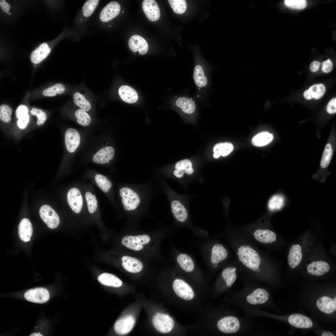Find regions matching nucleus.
I'll list each match as a JSON object with an SVG mask.
<instances>
[{
    "label": "nucleus",
    "instance_id": "f257e3e1",
    "mask_svg": "<svg viewBox=\"0 0 336 336\" xmlns=\"http://www.w3.org/2000/svg\"><path fill=\"white\" fill-rule=\"evenodd\" d=\"M233 247L241 273L260 282L268 283L273 264L268 257L239 234H234Z\"/></svg>",
    "mask_w": 336,
    "mask_h": 336
},
{
    "label": "nucleus",
    "instance_id": "f03ea898",
    "mask_svg": "<svg viewBox=\"0 0 336 336\" xmlns=\"http://www.w3.org/2000/svg\"><path fill=\"white\" fill-rule=\"evenodd\" d=\"M203 327L210 334L219 335L250 334L253 327L250 319L240 315L226 305L212 306L207 309Z\"/></svg>",
    "mask_w": 336,
    "mask_h": 336
},
{
    "label": "nucleus",
    "instance_id": "7ed1b4c3",
    "mask_svg": "<svg viewBox=\"0 0 336 336\" xmlns=\"http://www.w3.org/2000/svg\"><path fill=\"white\" fill-rule=\"evenodd\" d=\"M240 277L243 281L242 288L235 292L229 291L224 298L225 302L258 309L265 307L270 304V293L260 282L243 274Z\"/></svg>",
    "mask_w": 336,
    "mask_h": 336
},
{
    "label": "nucleus",
    "instance_id": "20e7f679",
    "mask_svg": "<svg viewBox=\"0 0 336 336\" xmlns=\"http://www.w3.org/2000/svg\"><path fill=\"white\" fill-rule=\"evenodd\" d=\"M315 234L307 232L301 235L290 245L287 252L288 264L294 269L304 262L316 245Z\"/></svg>",
    "mask_w": 336,
    "mask_h": 336
},
{
    "label": "nucleus",
    "instance_id": "39448f33",
    "mask_svg": "<svg viewBox=\"0 0 336 336\" xmlns=\"http://www.w3.org/2000/svg\"><path fill=\"white\" fill-rule=\"evenodd\" d=\"M241 273L236 261L224 267L210 290V297L216 299L229 291Z\"/></svg>",
    "mask_w": 336,
    "mask_h": 336
},
{
    "label": "nucleus",
    "instance_id": "423d86ee",
    "mask_svg": "<svg viewBox=\"0 0 336 336\" xmlns=\"http://www.w3.org/2000/svg\"><path fill=\"white\" fill-rule=\"evenodd\" d=\"M327 256L316 245L304 262H307L306 269L310 275L320 276L328 272L330 269Z\"/></svg>",
    "mask_w": 336,
    "mask_h": 336
},
{
    "label": "nucleus",
    "instance_id": "0eeeda50",
    "mask_svg": "<svg viewBox=\"0 0 336 336\" xmlns=\"http://www.w3.org/2000/svg\"><path fill=\"white\" fill-rule=\"evenodd\" d=\"M247 235L255 242L267 247L281 248L285 245L282 238L269 229L257 228Z\"/></svg>",
    "mask_w": 336,
    "mask_h": 336
},
{
    "label": "nucleus",
    "instance_id": "6e6552de",
    "mask_svg": "<svg viewBox=\"0 0 336 336\" xmlns=\"http://www.w3.org/2000/svg\"><path fill=\"white\" fill-rule=\"evenodd\" d=\"M121 202L124 209L128 212H134L140 208L143 204L142 195L131 187H124L119 191Z\"/></svg>",
    "mask_w": 336,
    "mask_h": 336
},
{
    "label": "nucleus",
    "instance_id": "1a4fd4ad",
    "mask_svg": "<svg viewBox=\"0 0 336 336\" xmlns=\"http://www.w3.org/2000/svg\"><path fill=\"white\" fill-rule=\"evenodd\" d=\"M152 241L148 235L143 234L136 236H127L121 240L122 244L127 249L136 252L144 250Z\"/></svg>",
    "mask_w": 336,
    "mask_h": 336
},
{
    "label": "nucleus",
    "instance_id": "9d476101",
    "mask_svg": "<svg viewBox=\"0 0 336 336\" xmlns=\"http://www.w3.org/2000/svg\"><path fill=\"white\" fill-rule=\"evenodd\" d=\"M154 328L159 332L166 334L171 332L175 326L173 318L169 315L163 312H157L152 318Z\"/></svg>",
    "mask_w": 336,
    "mask_h": 336
},
{
    "label": "nucleus",
    "instance_id": "9b49d317",
    "mask_svg": "<svg viewBox=\"0 0 336 336\" xmlns=\"http://www.w3.org/2000/svg\"><path fill=\"white\" fill-rule=\"evenodd\" d=\"M39 214L43 221L49 228L54 229L59 225V217L49 205L45 204L42 206L40 209Z\"/></svg>",
    "mask_w": 336,
    "mask_h": 336
},
{
    "label": "nucleus",
    "instance_id": "f8f14e48",
    "mask_svg": "<svg viewBox=\"0 0 336 336\" xmlns=\"http://www.w3.org/2000/svg\"><path fill=\"white\" fill-rule=\"evenodd\" d=\"M228 255L227 250L222 245L217 243L213 245L210 261L213 270H216L219 268L220 264L227 258Z\"/></svg>",
    "mask_w": 336,
    "mask_h": 336
},
{
    "label": "nucleus",
    "instance_id": "ddd939ff",
    "mask_svg": "<svg viewBox=\"0 0 336 336\" xmlns=\"http://www.w3.org/2000/svg\"><path fill=\"white\" fill-rule=\"evenodd\" d=\"M49 291L43 288H37L28 290L24 294L26 299L30 302L43 303L49 298Z\"/></svg>",
    "mask_w": 336,
    "mask_h": 336
},
{
    "label": "nucleus",
    "instance_id": "4468645a",
    "mask_svg": "<svg viewBox=\"0 0 336 336\" xmlns=\"http://www.w3.org/2000/svg\"><path fill=\"white\" fill-rule=\"evenodd\" d=\"M67 200L70 207L76 213L80 212L83 204L82 196L79 190L76 188H72L68 191Z\"/></svg>",
    "mask_w": 336,
    "mask_h": 336
},
{
    "label": "nucleus",
    "instance_id": "2eb2a0df",
    "mask_svg": "<svg viewBox=\"0 0 336 336\" xmlns=\"http://www.w3.org/2000/svg\"><path fill=\"white\" fill-rule=\"evenodd\" d=\"M135 323L134 317L128 315L118 320L114 324L115 332L120 335L126 334L130 332L133 328Z\"/></svg>",
    "mask_w": 336,
    "mask_h": 336
},
{
    "label": "nucleus",
    "instance_id": "dca6fc26",
    "mask_svg": "<svg viewBox=\"0 0 336 336\" xmlns=\"http://www.w3.org/2000/svg\"><path fill=\"white\" fill-rule=\"evenodd\" d=\"M65 142L68 151L74 152L79 146L80 142V136L78 132L72 128H69L65 134Z\"/></svg>",
    "mask_w": 336,
    "mask_h": 336
},
{
    "label": "nucleus",
    "instance_id": "f3484780",
    "mask_svg": "<svg viewBox=\"0 0 336 336\" xmlns=\"http://www.w3.org/2000/svg\"><path fill=\"white\" fill-rule=\"evenodd\" d=\"M142 8L147 17L150 21L158 20L160 16L159 6L155 1L144 0L142 3Z\"/></svg>",
    "mask_w": 336,
    "mask_h": 336
},
{
    "label": "nucleus",
    "instance_id": "a211bd4d",
    "mask_svg": "<svg viewBox=\"0 0 336 336\" xmlns=\"http://www.w3.org/2000/svg\"><path fill=\"white\" fill-rule=\"evenodd\" d=\"M175 104L182 112L187 114H194L196 105L195 101L188 96H181L176 98Z\"/></svg>",
    "mask_w": 336,
    "mask_h": 336
},
{
    "label": "nucleus",
    "instance_id": "6ab92c4d",
    "mask_svg": "<svg viewBox=\"0 0 336 336\" xmlns=\"http://www.w3.org/2000/svg\"><path fill=\"white\" fill-rule=\"evenodd\" d=\"M121 260L123 268L128 272L135 273L141 272L143 269L142 263L135 257L124 255L122 256Z\"/></svg>",
    "mask_w": 336,
    "mask_h": 336
},
{
    "label": "nucleus",
    "instance_id": "aec40b11",
    "mask_svg": "<svg viewBox=\"0 0 336 336\" xmlns=\"http://www.w3.org/2000/svg\"><path fill=\"white\" fill-rule=\"evenodd\" d=\"M120 6L117 2L112 1L108 4L101 11L100 18L104 22L110 21L119 13Z\"/></svg>",
    "mask_w": 336,
    "mask_h": 336
},
{
    "label": "nucleus",
    "instance_id": "412c9836",
    "mask_svg": "<svg viewBox=\"0 0 336 336\" xmlns=\"http://www.w3.org/2000/svg\"><path fill=\"white\" fill-rule=\"evenodd\" d=\"M128 46L133 52L137 51L142 55L145 54L148 51V45L146 40L138 35L132 36L128 41Z\"/></svg>",
    "mask_w": 336,
    "mask_h": 336
},
{
    "label": "nucleus",
    "instance_id": "4be33fe9",
    "mask_svg": "<svg viewBox=\"0 0 336 336\" xmlns=\"http://www.w3.org/2000/svg\"><path fill=\"white\" fill-rule=\"evenodd\" d=\"M114 150L111 146H108L100 149L94 155L93 161L99 164L109 163V161L114 157Z\"/></svg>",
    "mask_w": 336,
    "mask_h": 336
},
{
    "label": "nucleus",
    "instance_id": "5701e85b",
    "mask_svg": "<svg viewBox=\"0 0 336 336\" xmlns=\"http://www.w3.org/2000/svg\"><path fill=\"white\" fill-rule=\"evenodd\" d=\"M336 297L333 299L327 296H324L317 301L316 305L321 312L328 314H331L336 310Z\"/></svg>",
    "mask_w": 336,
    "mask_h": 336
},
{
    "label": "nucleus",
    "instance_id": "b1692460",
    "mask_svg": "<svg viewBox=\"0 0 336 336\" xmlns=\"http://www.w3.org/2000/svg\"><path fill=\"white\" fill-rule=\"evenodd\" d=\"M288 321L291 325L298 328L308 329L313 326L312 322L309 317L298 314L290 315Z\"/></svg>",
    "mask_w": 336,
    "mask_h": 336
},
{
    "label": "nucleus",
    "instance_id": "393cba45",
    "mask_svg": "<svg viewBox=\"0 0 336 336\" xmlns=\"http://www.w3.org/2000/svg\"><path fill=\"white\" fill-rule=\"evenodd\" d=\"M18 232L19 237L22 241L27 242L30 240L33 227L29 219L24 218L21 221L18 226Z\"/></svg>",
    "mask_w": 336,
    "mask_h": 336
},
{
    "label": "nucleus",
    "instance_id": "a878e982",
    "mask_svg": "<svg viewBox=\"0 0 336 336\" xmlns=\"http://www.w3.org/2000/svg\"><path fill=\"white\" fill-rule=\"evenodd\" d=\"M51 51V49L45 43L41 44L32 52L30 60L34 64H38L46 58Z\"/></svg>",
    "mask_w": 336,
    "mask_h": 336
},
{
    "label": "nucleus",
    "instance_id": "bb28decb",
    "mask_svg": "<svg viewBox=\"0 0 336 336\" xmlns=\"http://www.w3.org/2000/svg\"><path fill=\"white\" fill-rule=\"evenodd\" d=\"M119 94L122 100L128 103H135L138 99V95L136 91L128 86H121L119 89Z\"/></svg>",
    "mask_w": 336,
    "mask_h": 336
},
{
    "label": "nucleus",
    "instance_id": "cd10ccee",
    "mask_svg": "<svg viewBox=\"0 0 336 336\" xmlns=\"http://www.w3.org/2000/svg\"><path fill=\"white\" fill-rule=\"evenodd\" d=\"M325 91L326 88L323 84H316L311 86L309 89L305 91L303 95L304 98L308 100L313 98L318 100L323 96Z\"/></svg>",
    "mask_w": 336,
    "mask_h": 336
},
{
    "label": "nucleus",
    "instance_id": "c85d7f7f",
    "mask_svg": "<svg viewBox=\"0 0 336 336\" xmlns=\"http://www.w3.org/2000/svg\"><path fill=\"white\" fill-rule=\"evenodd\" d=\"M171 208L174 217L178 221L183 222L186 220L188 217L187 210L180 202L177 200L173 201Z\"/></svg>",
    "mask_w": 336,
    "mask_h": 336
},
{
    "label": "nucleus",
    "instance_id": "c756f323",
    "mask_svg": "<svg viewBox=\"0 0 336 336\" xmlns=\"http://www.w3.org/2000/svg\"><path fill=\"white\" fill-rule=\"evenodd\" d=\"M98 281L105 286L119 287L122 285V282L115 275L105 273L100 275L97 278Z\"/></svg>",
    "mask_w": 336,
    "mask_h": 336
},
{
    "label": "nucleus",
    "instance_id": "7c9ffc66",
    "mask_svg": "<svg viewBox=\"0 0 336 336\" xmlns=\"http://www.w3.org/2000/svg\"><path fill=\"white\" fill-rule=\"evenodd\" d=\"M176 260L180 268L185 272L191 273L194 271V262L188 255L183 253L180 254L177 256Z\"/></svg>",
    "mask_w": 336,
    "mask_h": 336
},
{
    "label": "nucleus",
    "instance_id": "2f4dec72",
    "mask_svg": "<svg viewBox=\"0 0 336 336\" xmlns=\"http://www.w3.org/2000/svg\"><path fill=\"white\" fill-rule=\"evenodd\" d=\"M233 149V146L230 142H225L217 143L214 146L213 148V157L215 158H218L221 155L223 156H226L232 152Z\"/></svg>",
    "mask_w": 336,
    "mask_h": 336
},
{
    "label": "nucleus",
    "instance_id": "473e14b6",
    "mask_svg": "<svg viewBox=\"0 0 336 336\" xmlns=\"http://www.w3.org/2000/svg\"><path fill=\"white\" fill-rule=\"evenodd\" d=\"M273 138V136L272 134L268 132H261L253 138L252 143L255 146H263L270 142Z\"/></svg>",
    "mask_w": 336,
    "mask_h": 336
},
{
    "label": "nucleus",
    "instance_id": "72a5a7b5",
    "mask_svg": "<svg viewBox=\"0 0 336 336\" xmlns=\"http://www.w3.org/2000/svg\"><path fill=\"white\" fill-rule=\"evenodd\" d=\"M95 179L97 185L103 192L106 193L110 190L112 184L106 176L98 174L96 175Z\"/></svg>",
    "mask_w": 336,
    "mask_h": 336
},
{
    "label": "nucleus",
    "instance_id": "f704fd0d",
    "mask_svg": "<svg viewBox=\"0 0 336 336\" xmlns=\"http://www.w3.org/2000/svg\"><path fill=\"white\" fill-rule=\"evenodd\" d=\"M284 204V199L283 197L278 194L274 195L270 198L268 202V206L270 210L274 211L281 208Z\"/></svg>",
    "mask_w": 336,
    "mask_h": 336
},
{
    "label": "nucleus",
    "instance_id": "c9c22d12",
    "mask_svg": "<svg viewBox=\"0 0 336 336\" xmlns=\"http://www.w3.org/2000/svg\"><path fill=\"white\" fill-rule=\"evenodd\" d=\"M333 155V149L330 143L326 144L321 158L320 166L323 168H326L329 164Z\"/></svg>",
    "mask_w": 336,
    "mask_h": 336
},
{
    "label": "nucleus",
    "instance_id": "e433bc0d",
    "mask_svg": "<svg viewBox=\"0 0 336 336\" xmlns=\"http://www.w3.org/2000/svg\"><path fill=\"white\" fill-rule=\"evenodd\" d=\"M73 96L74 103L81 109L85 111H88L91 109L90 104L83 95L76 92L73 94Z\"/></svg>",
    "mask_w": 336,
    "mask_h": 336
},
{
    "label": "nucleus",
    "instance_id": "4c0bfd02",
    "mask_svg": "<svg viewBox=\"0 0 336 336\" xmlns=\"http://www.w3.org/2000/svg\"><path fill=\"white\" fill-rule=\"evenodd\" d=\"M192 163L189 160L185 159L178 161L175 165V170L182 171L188 174H191L194 172L192 168Z\"/></svg>",
    "mask_w": 336,
    "mask_h": 336
},
{
    "label": "nucleus",
    "instance_id": "58836bf2",
    "mask_svg": "<svg viewBox=\"0 0 336 336\" xmlns=\"http://www.w3.org/2000/svg\"><path fill=\"white\" fill-rule=\"evenodd\" d=\"M65 90V86L63 84L57 83L51 87L45 89L43 91L42 93L45 96L53 97L56 96L57 94H62Z\"/></svg>",
    "mask_w": 336,
    "mask_h": 336
},
{
    "label": "nucleus",
    "instance_id": "ea45409f",
    "mask_svg": "<svg viewBox=\"0 0 336 336\" xmlns=\"http://www.w3.org/2000/svg\"><path fill=\"white\" fill-rule=\"evenodd\" d=\"M168 1L173 11L176 13L181 14L185 11L187 3L185 0H169Z\"/></svg>",
    "mask_w": 336,
    "mask_h": 336
},
{
    "label": "nucleus",
    "instance_id": "a19ab883",
    "mask_svg": "<svg viewBox=\"0 0 336 336\" xmlns=\"http://www.w3.org/2000/svg\"><path fill=\"white\" fill-rule=\"evenodd\" d=\"M85 197L89 212L94 213L98 207V201L96 196L90 192H87L85 194Z\"/></svg>",
    "mask_w": 336,
    "mask_h": 336
},
{
    "label": "nucleus",
    "instance_id": "79ce46f5",
    "mask_svg": "<svg viewBox=\"0 0 336 336\" xmlns=\"http://www.w3.org/2000/svg\"><path fill=\"white\" fill-rule=\"evenodd\" d=\"M75 115L77 118V123L83 126H87L90 123L91 118L89 115L85 111L81 109L77 110L75 112Z\"/></svg>",
    "mask_w": 336,
    "mask_h": 336
},
{
    "label": "nucleus",
    "instance_id": "37998d69",
    "mask_svg": "<svg viewBox=\"0 0 336 336\" xmlns=\"http://www.w3.org/2000/svg\"><path fill=\"white\" fill-rule=\"evenodd\" d=\"M99 2L98 0H87L82 7L84 16L86 17L90 16L94 12Z\"/></svg>",
    "mask_w": 336,
    "mask_h": 336
},
{
    "label": "nucleus",
    "instance_id": "c03bdc74",
    "mask_svg": "<svg viewBox=\"0 0 336 336\" xmlns=\"http://www.w3.org/2000/svg\"><path fill=\"white\" fill-rule=\"evenodd\" d=\"M12 110L10 107L6 105L0 106V119L2 121L8 123L11 120V115Z\"/></svg>",
    "mask_w": 336,
    "mask_h": 336
},
{
    "label": "nucleus",
    "instance_id": "a18cd8bd",
    "mask_svg": "<svg viewBox=\"0 0 336 336\" xmlns=\"http://www.w3.org/2000/svg\"><path fill=\"white\" fill-rule=\"evenodd\" d=\"M30 113L31 114L36 116L37 118V124L39 126L43 124L46 120V114L41 109L33 107L30 111Z\"/></svg>",
    "mask_w": 336,
    "mask_h": 336
},
{
    "label": "nucleus",
    "instance_id": "49530a36",
    "mask_svg": "<svg viewBox=\"0 0 336 336\" xmlns=\"http://www.w3.org/2000/svg\"><path fill=\"white\" fill-rule=\"evenodd\" d=\"M285 4L287 7L293 9H301L306 6V2L305 0H285Z\"/></svg>",
    "mask_w": 336,
    "mask_h": 336
},
{
    "label": "nucleus",
    "instance_id": "de8ad7c7",
    "mask_svg": "<svg viewBox=\"0 0 336 336\" xmlns=\"http://www.w3.org/2000/svg\"><path fill=\"white\" fill-rule=\"evenodd\" d=\"M29 120V116L28 114L18 119L17 126L21 129H24L27 126Z\"/></svg>",
    "mask_w": 336,
    "mask_h": 336
},
{
    "label": "nucleus",
    "instance_id": "09e8293b",
    "mask_svg": "<svg viewBox=\"0 0 336 336\" xmlns=\"http://www.w3.org/2000/svg\"><path fill=\"white\" fill-rule=\"evenodd\" d=\"M28 109L27 106L21 105L19 106L16 111V118L19 119L23 116L28 114Z\"/></svg>",
    "mask_w": 336,
    "mask_h": 336
},
{
    "label": "nucleus",
    "instance_id": "8fccbe9b",
    "mask_svg": "<svg viewBox=\"0 0 336 336\" xmlns=\"http://www.w3.org/2000/svg\"><path fill=\"white\" fill-rule=\"evenodd\" d=\"M327 112L330 114H333L336 112V99L333 98L329 101L326 107Z\"/></svg>",
    "mask_w": 336,
    "mask_h": 336
},
{
    "label": "nucleus",
    "instance_id": "3c124183",
    "mask_svg": "<svg viewBox=\"0 0 336 336\" xmlns=\"http://www.w3.org/2000/svg\"><path fill=\"white\" fill-rule=\"evenodd\" d=\"M333 67L332 62L330 59H329L323 62L322 69L324 72L327 73L332 71Z\"/></svg>",
    "mask_w": 336,
    "mask_h": 336
},
{
    "label": "nucleus",
    "instance_id": "603ef678",
    "mask_svg": "<svg viewBox=\"0 0 336 336\" xmlns=\"http://www.w3.org/2000/svg\"><path fill=\"white\" fill-rule=\"evenodd\" d=\"M320 64V63L318 61H313L310 65V70L313 72H316L319 69Z\"/></svg>",
    "mask_w": 336,
    "mask_h": 336
},
{
    "label": "nucleus",
    "instance_id": "864d4df0",
    "mask_svg": "<svg viewBox=\"0 0 336 336\" xmlns=\"http://www.w3.org/2000/svg\"><path fill=\"white\" fill-rule=\"evenodd\" d=\"M0 6L3 11L7 13L9 12L10 6L5 0H0Z\"/></svg>",
    "mask_w": 336,
    "mask_h": 336
},
{
    "label": "nucleus",
    "instance_id": "5fc2aeb1",
    "mask_svg": "<svg viewBox=\"0 0 336 336\" xmlns=\"http://www.w3.org/2000/svg\"><path fill=\"white\" fill-rule=\"evenodd\" d=\"M321 336H334V335L331 332H325L323 333Z\"/></svg>",
    "mask_w": 336,
    "mask_h": 336
},
{
    "label": "nucleus",
    "instance_id": "6e6d98bb",
    "mask_svg": "<svg viewBox=\"0 0 336 336\" xmlns=\"http://www.w3.org/2000/svg\"><path fill=\"white\" fill-rule=\"evenodd\" d=\"M30 336H43L40 333H33L31 334Z\"/></svg>",
    "mask_w": 336,
    "mask_h": 336
},
{
    "label": "nucleus",
    "instance_id": "4d7b16f0",
    "mask_svg": "<svg viewBox=\"0 0 336 336\" xmlns=\"http://www.w3.org/2000/svg\"><path fill=\"white\" fill-rule=\"evenodd\" d=\"M9 14L10 15H11V13H10V12H9Z\"/></svg>",
    "mask_w": 336,
    "mask_h": 336
},
{
    "label": "nucleus",
    "instance_id": "13d9d810",
    "mask_svg": "<svg viewBox=\"0 0 336 336\" xmlns=\"http://www.w3.org/2000/svg\"><path fill=\"white\" fill-rule=\"evenodd\" d=\"M124 13V11H122V13Z\"/></svg>",
    "mask_w": 336,
    "mask_h": 336
}]
</instances>
